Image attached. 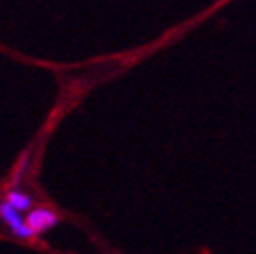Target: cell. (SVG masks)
Masks as SVG:
<instances>
[{
	"label": "cell",
	"instance_id": "cell-1",
	"mask_svg": "<svg viewBox=\"0 0 256 254\" xmlns=\"http://www.w3.org/2000/svg\"><path fill=\"white\" fill-rule=\"evenodd\" d=\"M0 217H2V221L8 225L12 236H17L21 240H34L36 238L34 230L28 225V219L23 217V212L15 210L6 200H2V204H0Z\"/></svg>",
	"mask_w": 256,
	"mask_h": 254
},
{
	"label": "cell",
	"instance_id": "cell-2",
	"mask_svg": "<svg viewBox=\"0 0 256 254\" xmlns=\"http://www.w3.org/2000/svg\"><path fill=\"white\" fill-rule=\"evenodd\" d=\"M25 219H28V225L34 230V234L40 236V234H46L48 230H52L58 223V214L54 210H50L48 206H40V208L30 210L25 214Z\"/></svg>",
	"mask_w": 256,
	"mask_h": 254
},
{
	"label": "cell",
	"instance_id": "cell-3",
	"mask_svg": "<svg viewBox=\"0 0 256 254\" xmlns=\"http://www.w3.org/2000/svg\"><path fill=\"white\" fill-rule=\"evenodd\" d=\"M4 200H6L15 210H19V212L28 214L30 210H34V200H32V196L25 194V192H21V190H10Z\"/></svg>",
	"mask_w": 256,
	"mask_h": 254
}]
</instances>
